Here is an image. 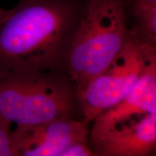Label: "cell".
Masks as SVG:
<instances>
[{
	"mask_svg": "<svg viewBox=\"0 0 156 156\" xmlns=\"http://www.w3.org/2000/svg\"><path fill=\"white\" fill-rule=\"evenodd\" d=\"M0 115L16 124L77 117L75 90L66 73L0 75Z\"/></svg>",
	"mask_w": 156,
	"mask_h": 156,
	"instance_id": "3957f363",
	"label": "cell"
},
{
	"mask_svg": "<svg viewBox=\"0 0 156 156\" xmlns=\"http://www.w3.org/2000/svg\"><path fill=\"white\" fill-rule=\"evenodd\" d=\"M154 113H156V64L146 71L119 102L93 121L89 138L103 133L118 123Z\"/></svg>",
	"mask_w": 156,
	"mask_h": 156,
	"instance_id": "52a82bcc",
	"label": "cell"
},
{
	"mask_svg": "<svg viewBox=\"0 0 156 156\" xmlns=\"http://www.w3.org/2000/svg\"><path fill=\"white\" fill-rule=\"evenodd\" d=\"M156 64V47L132 36L101 74L77 95V117L90 126L96 117L119 102L142 75Z\"/></svg>",
	"mask_w": 156,
	"mask_h": 156,
	"instance_id": "277c9868",
	"label": "cell"
},
{
	"mask_svg": "<svg viewBox=\"0 0 156 156\" xmlns=\"http://www.w3.org/2000/svg\"><path fill=\"white\" fill-rule=\"evenodd\" d=\"M87 0H20L0 24V75L66 73Z\"/></svg>",
	"mask_w": 156,
	"mask_h": 156,
	"instance_id": "6da1fadb",
	"label": "cell"
},
{
	"mask_svg": "<svg viewBox=\"0 0 156 156\" xmlns=\"http://www.w3.org/2000/svg\"><path fill=\"white\" fill-rule=\"evenodd\" d=\"M90 126L76 118L17 124L11 132L15 156H62L77 142H89Z\"/></svg>",
	"mask_w": 156,
	"mask_h": 156,
	"instance_id": "5b68a950",
	"label": "cell"
},
{
	"mask_svg": "<svg viewBox=\"0 0 156 156\" xmlns=\"http://www.w3.org/2000/svg\"><path fill=\"white\" fill-rule=\"evenodd\" d=\"M95 156H150L155 153L156 113L135 116L89 138Z\"/></svg>",
	"mask_w": 156,
	"mask_h": 156,
	"instance_id": "8992f818",
	"label": "cell"
},
{
	"mask_svg": "<svg viewBox=\"0 0 156 156\" xmlns=\"http://www.w3.org/2000/svg\"><path fill=\"white\" fill-rule=\"evenodd\" d=\"M62 156H95L89 142H77L71 145L62 154Z\"/></svg>",
	"mask_w": 156,
	"mask_h": 156,
	"instance_id": "30bf717a",
	"label": "cell"
},
{
	"mask_svg": "<svg viewBox=\"0 0 156 156\" xmlns=\"http://www.w3.org/2000/svg\"><path fill=\"white\" fill-rule=\"evenodd\" d=\"M11 124L0 115V156H15L11 145Z\"/></svg>",
	"mask_w": 156,
	"mask_h": 156,
	"instance_id": "9c48e42d",
	"label": "cell"
},
{
	"mask_svg": "<svg viewBox=\"0 0 156 156\" xmlns=\"http://www.w3.org/2000/svg\"><path fill=\"white\" fill-rule=\"evenodd\" d=\"M131 36L122 0H87L67 66L77 95L108 67Z\"/></svg>",
	"mask_w": 156,
	"mask_h": 156,
	"instance_id": "7a4b0ae2",
	"label": "cell"
},
{
	"mask_svg": "<svg viewBox=\"0 0 156 156\" xmlns=\"http://www.w3.org/2000/svg\"><path fill=\"white\" fill-rule=\"evenodd\" d=\"M126 14L132 34L143 44L156 47V4L140 6Z\"/></svg>",
	"mask_w": 156,
	"mask_h": 156,
	"instance_id": "ba28073f",
	"label": "cell"
},
{
	"mask_svg": "<svg viewBox=\"0 0 156 156\" xmlns=\"http://www.w3.org/2000/svg\"><path fill=\"white\" fill-rule=\"evenodd\" d=\"M122 1L126 8V12L131 10L132 9L140 6L156 4V0H122Z\"/></svg>",
	"mask_w": 156,
	"mask_h": 156,
	"instance_id": "8fae6325",
	"label": "cell"
},
{
	"mask_svg": "<svg viewBox=\"0 0 156 156\" xmlns=\"http://www.w3.org/2000/svg\"><path fill=\"white\" fill-rule=\"evenodd\" d=\"M10 12L11 9H5L0 7V24L2 23L5 21V20L8 17Z\"/></svg>",
	"mask_w": 156,
	"mask_h": 156,
	"instance_id": "7c38bea8",
	"label": "cell"
}]
</instances>
